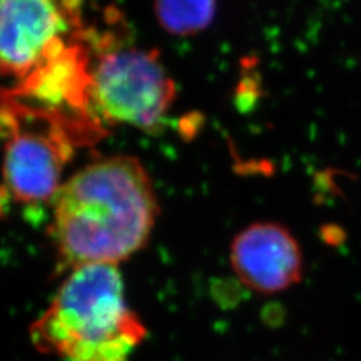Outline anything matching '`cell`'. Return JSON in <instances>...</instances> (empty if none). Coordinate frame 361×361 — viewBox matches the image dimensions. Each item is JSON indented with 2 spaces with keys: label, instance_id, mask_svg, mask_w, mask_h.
<instances>
[{
  "label": "cell",
  "instance_id": "obj_1",
  "mask_svg": "<svg viewBox=\"0 0 361 361\" xmlns=\"http://www.w3.org/2000/svg\"><path fill=\"white\" fill-rule=\"evenodd\" d=\"M59 267L119 265L147 244L159 213L152 180L129 155L95 161L66 180L52 201Z\"/></svg>",
  "mask_w": 361,
  "mask_h": 361
},
{
  "label": "cell",
  "instance_id": "obj_2",
  "mask_svg": "<svg viewBox=\"0 0 361 361\" xmlns=\"http://www.w3.org/2000/svg\"><path fill=\"white\" fill-rule=\"evenodd\" d=\"M146 334L126 302L116 265H86L70 271L30 328L35 348L63 361H128Z\"/></svg>",
  "mask_w": 361,
  "mask_h": 361
},
{
  "label": "cell",
  "instance_id": "obj_3",
  "mask_svg": "<svg viewBox=\"0 0 361 361\" xmlns=\"http://www.w3.org/2000/svg\"><path fill=\"white\" fill-rule=\"evenodd\" d=\"M1 125L6 135L4 188L15 201H54L74 149L102 131L90 123L30 106L3 91Z\"/></svg>",
  "mask_w": 361,
  "mask_h": 361
},
{
  "label": "cell",
  "instance_id": "obj_4",
  "mask_svg": "<svg viewBox=\"0 0 361 361\" xmlns=\"http://www.w3.org/2000/svg\"><path fill=\"white\" fill-rule=\"evenodd\" d=\"M98 39L91 101L99 121L157 131L176 98V85L154 50Z\"/></svg>",
  "mask_w": 361,
  "mask_h": 361
},
{
  "label": "cell",
  "instance_id": "obj_5",
  "mask_svg": "<svg viewBox=\"0 0 361 361\" xmlns=\"http://www.w3.org/2000/svg\"><path fill=\"white\" fill-rule=\"evenodd\" d=\"M82 0H0V62L18 82L51 52L83 35Z\"/></svg>",
  "mask_w": 361,
  "mask_h": 361
},
{
  "label": "cell",
  "instance_id": "obj_6",
  "mask_svg": "<svg viewBox=\"0 0 361 361\" xmlns=\"http://www.w3.org/2000/svg\"><path fill=\"white\" fill-rule=\"evenodd\" d=\"M82 38L73 39L56 49L6 92L58 116L101 123L92 109V67Z\"/></svg>",
  "mask_w": 361,
  "mask_h": 361
},
{
  "label": "cell",
  "instance_id": "obj_7",
  "mask_svg": "<svg viewBox=\"0 0 361 361\" xmlns=\"http://www.w3.org/2000/svg\"><path fill=\"white\" fill-rule=\"evenodd\" d=\"M231 262L249 289L264 295L295 286L304 271L296 237L276 222H257L238 233L231 247Z\"/></svg>",
  "mask_w": 361,
  "mask_h": 361
},
{
  "label": "cell",
  "instance_id": "obj_8",
  "mask_svg": "<svg viewBox=\"0 0 361 361\" xmlns=\"http://www.w3.org/2000/svg\"><path fill=\"white\" fill-rule=\"evenodd\" d=\"M217 0H155L159 26L171 35L190 37L212 25Z\"/></svg>",
  "mask_w": 361,
  "mask_h": 361
}]
</instances>
